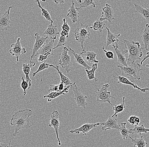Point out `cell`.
<instances>
[{
	"instance_id": "cell-24",
	"label": "cell",
	"mask_w": 149,
	"mask_h": 147,
	"mask_svg": "<svg viewBox=\"0 0 149 147\" xmlns=\"http://www.w3.org/2000/svg\"><path fill=\"white\" fill-rule=\"evenodd\" d=\"M69 51L72 53V55L74 56L75 61L77 63L85 67V69H88V70L91 69V67L87 64V63L85 61L83 57L81 55H80V54H79L75 53L74 51L70 47H69Z\"/></svg>"
},
{
	"instance_id": "cell-39",
	"label": "cell",
	"mask_w": 149,
	"mask_h": 147,
	"mask_svg": "<svg viewBox=\"0 0 149 147\" xmlns=\"http://www.w3.org/2000/svg\"><path fill=\"white\" fill-rule=\"evenodd\" d=\"M63 24L61 27L62 30L65 31L66 32L69 33L70 30V28L69 25L68 24V22L66 20V19L63 18Z\"/></svg>"
},
{
	"instance_id": "cell-23",
	"label": "cell",
	"mask_w": 149,
	"mask_h": 147,
	"mask_svg": "<svg viewBox=\"0 0 149 147\" xmlns=\"http://www.w3.org/2000/svg\"><path fill=\"white\" fill-rule=\"evenodd\" d=\"M75 83V82H74L72 85L66 87L62 91H60V92H51L49 93V94H47V95H45L43 98H47V102H51L54 99L58 97V96L62 95H66V93H68L69 89H70L71 87L72 86L73 84H74Z\"/></svg>"
},
{
	"instance_id": "cell-1",
	"label": "cell",
	"mask_w": 149,
	"mask_h": 147,
	"mask_svg": "<svg viewBox=\"0 0 149 147\" xmlns=\"http://www.w3.org/2000/svg\"><path fill=\"white\" fill-rule=\"evenodd\" d=\"M32 110L29 108H26L23 110H19L12 115L10 124L15 128V132L13 136H16L19 134V130L22 129H29L32 127L33 123L30 120L32 115Z\"/></svg>"
},
{
	"instance_id": "cell-30",
	"label": "cell",
	"mask_w": 149,
	"mask_h": 147,
	"mask_svg": "<svg viewBox=\"0 0 149 147\" xmlns=\"http://www.w3.org/2000/svg\"><path fill=\"white\" fill-rule=\"evenodd\" d=\"M139 138H133L131 136H129L132 143H134V146L137 147H146L148 143L144 140L143 135L140 136Z\"/></svg>"
},
{
	"instance_id": "cell-50",
	"label": "cell",
	"mask_w": 149,
	"mask_h": 147,
	"mask_svg": "<svg viewBox=\"0 0 149 147\" xmlns=\"http://www.w3.org/2000/svg\"><path fill=\"white\" fill-rule=\"evenodd\" d=\"M76 1H77V2L80 5L81 4L83 3L82 0H76Z\"/></svg>"
},
{
	"instance_id": "cell-6",
	"label": "cell",
	"mask_w": 149,
	"mask_h": 147,
	"mask_svg": "<svg viewBox=\"0 0 149 147\" xmlns=\"http://www.w3.org/2000/svg\"><path fill=\"white\" fill-rule=\"evenodd\" d=\"M70 89L73 91L74 94V100H75L78 107L84 108V109H86V107L88 106V103L86 99L87 98L86 96L84 95L81 90L80 88L75 84V83L71 87Z\"/></svg>"
},
{
	"instance_id": "cell-28",
	"label": "cell",
	"mask_w": 149,
	"mask_h": 147,
	"mask_svg": "<svg viewBox=\"0 0 149 147\" xmlns=\"http://www.w3.org/2000/svg\"><path fill=\"white\" fill-rule=\"evenodd\" d=\"M98 65L97 63H93L92 65V68L91 69H85L86 72L87 73V76L88 79L89 80H92L93 79H95L96 82L98 81V79L95 77V74L96 71L97 69Z\"/></svg>"
},
{
	"instance_id": "cell-3",
	"label": "cell",
	"mask_w": 149,
	"mask_h": 147,
	"mask_svg": "<svg viewBox=\"0 0 149 147\" xmlns=\"http://www.w3.org/2000/svg\"><path fill=\"white\" fill-rule=\"evenodd\" d=\"M117 66L120 69L122 75L129 80L134 82L135 79L140 80L141 79V72L142 69L141 68L140 65L138 63H133L127 66L117 65Z\"/></svg>"
},
{
	"instance_id": "cell-20",
	"label": "cell",
	"mask_w": 149,
	"mask_h": 147,
	"mask_svg": "<svg viewBox=\"0 0 149 147\" xmlns=\"http://www.w3.org/2000/svg\"><path fill=\"white\" fill-rule=\"evenodd\" d=\"M80 55H81L83 57L85 61L87 63H98L99 62L96 60V56L97 54L95 52L92 51H82V52L80 53Z\"/></svg>"
},
{
	"instance_id": "cell-42",
	"label": "cell",
	"mask_w": 149,
	"mask_h": 147,
	"mask_svg": "<svg viewBox=\"0 0 149 147\" xmlns=\"http://www.w3.org/2000/svg\"><path fill=\"white\" fill-rule=\"evenodd\" d=\"M136 118V116L132 115V116H130L129 119L127 120V121L131 124L132 127H133L134 125H135V119Z\"/></svg>"
},
{
	"instance_id": "cell-17",
	"label": "cell",
	"mask_w": 149,
	"mask_h": 147,
	"mask_svg": "<svg viewBox=\"0 0 149 147\" xmlns=\"http://www.w3.org/2000/svg\"><path fill=\"white\" fill-rule=\"evenodd\" d=\"M117 57V65L128 66L127 59L126 58L125 54L128 52L127 50H119V48H114Z\"/></svg>"
},
{
	"instance_id": "cell-51",
	"label": "cell",
	"mask_w": 149,
	"mask_h": 147,
	"mask_svg": "<svg viewBox=\"0 0 149 147\" xmlns=\"http://www.w3.org/2000/svg\"><path fill=\"white\" fill-rule=\"evenodd\" d=\"M144 89H145V90H146V91H148L149 92V88H145Z\"/></svg>"
},
{
	"instance_id": "cell-5",
	"label": "cell",
	"mask_w": 149,
	"mask_h": 147,
	"mask_svg": "<svg viewBox=\"0 0 149 147\" xmlns=\"http://www.w3.org/2000/svg\"><path fill=\"white\" fill-rule=\"evenodd\" d=\"M109 84H105L102 86L100 89H98L96 92V101L101 103H108L111 106H113L111 101V98L115 99L114 97L111 95L110 91H108V89L109 87Z\"/></svg>"
},
{
	"instance_id": "cell-2",
	"label": "cell",
	"mask_w": 149,
	"mask_h": 147,
	"mask_svg": "<svg viewBox=\"0 0 149 147\" xmlns=\"http://www.w3.org/2000/svg\"><path fill=\"white\" fill-rule=\"evenodd\" d=\"M120 41L124 44L125 48L129 52L127 61L133 63L136 60L140 59L143 54L139 42L130 41L126 40Z\"/></svg>"
},
{
	"instance_id": "cell-49",
	"label": "cell",
	"mask_w": 149,
	"mask_h": 147,
	"mask_svg": "<svg viewBox=\"0 0 149 147\" xmlns=\"http://www.w3.org/2000/svg\"><path fill=\"white\" fill-rule=\"evenodd\" d=\"M140 122V119L139 117H136L135 119V125H138Z\"/></svg>"
},
{
	"instance_id": "cell-13",
	"label": "cell",
	"mask_w": 149,
	"mask_h": 147,
	"mask_svg": "<svg viewBox=\"0 0 149 147\" xmlns=\"http://www.w3.org/2000/svg\"><path fill=\"white\" fill-rule=\"evenodd\" d=\"M102 124V122H97L95 124H90V123H86L82 125L81 127L74 129V130L70 131V133H75L79 134L80 133H82L83 135H86L92 129L94 128H96L97 126Z\"/></svg>"
},
{
	"instance_id": "cell-48",
	"label": "cell",
	"mask_w": 149,
	"mask_h": 147,
	"mask_svg": "<svg viewBox=\"0 0 149 147\" xmlns=\"http://www.w3.org/2000/svg\"><path fill=\"white\" fill-rule=\"evenodd\" d=\"M53 1L56 4H65V0H53Z\"/></svg>"
},
{
	"instance_id": "cell-44",
	"label": "cell",
	"mask_w": 149,
	"mask_h": 147,
	"mask_svg": "<svg viewBox=\"0 0 149 147\" xmlns=\"http://www.w3.org/2000/svg\"><path fill=\"white\" fill-rule=\"evenodd\" d=\"M58 89H59V91H62L65 89V87L66 88L65 84L61 82L60 83L58 84Z\"/></svg>"
},
{
	"instance_id": "cell-27",
	"label": "cell",
	"mask_w": 149,
	"mask_h": 147,
	"mask_svg": "<svg viewBox=\"0 0 149 147\" xmlns=\"http://www.w3.org/2000/svg\"><path fill=\"white\" fill-rule=\"evenodd\" d=\"M141 39L144 43V48L146 50H148V46L149 44V24H147L145 26L144 31L142 33Z\"/></svg>"
},
{
	"instance_id": "cell-7",
	"label": "cell",
	"mask_w": 149,
	"mask_h": 147,
	"mask_svg": "<svg viewBox=\"0 0 149 147\" xmlns=\"http://www.w3.org/2000/svg\"><path fill=\"white\" fill-rule=\"evenodd\" d=\"M68 51H69V50L68 49V47L67 46L64 47L61 54L58 57L59 64L63 69H65L68 74L71 70L70 69V67L71 64L70 56L68 54Z\"/></svg>"
},
{
	"instance_id": "cell-54",
	"label": "cell",
	"mask_w": 149,
	"mask_h": 147,
	"mask_svg": "<svg viewBox=\"0 0 149 147\" xmlns=\"http://www.w3.org/2000/svg\"><path fill=\"white\" fill-rule=\"evenodd\" d=\"M3 92L1 90V89H0V93H1V92Z\"/></svg>"
},
{
	"instance_id": "cell-38",
	"label": "cell",
	"mask_w": 149,
	"mask_h": 147,
	"mask_svg": "<svg viewBox=\"0 0 149 147\" xmlns=\"http://www.w3.org/2000/svg\"><path fill=\"white\" fill-rule=\"evenodd\" d=\"M21 80H22V82L21 83V87L23 90L24 96H25L26 94V89L29 88V84L25 80L23 77H22Z\"/></svg>"
},
{
	"instance_id": "cell-34",
	"label": "cell",
	"mask_w": 149,
	"mask_h": 147,
	"mask_svg": "<svg viewBox=\"0 0 149 147\" xmlns=\"http://www.w3.org/2000/svg\"><path fill=\"white\" fill-rule=\"evenodd\" d=\"M125 97H123V103L120 104L118 105H114L113 109V111H114V114H113L111 117H113L115 115H117L119 113L123 112L125 110Z\"/></svg>"
},
{
	"instance_id": "cell-52",
	"label": "cell",
	"mask_w": 149,
	"mask_h": 147,
	"mask_svg": "<svg viewBox=\"0 0 149 147\" xmlns=\"http://www.w3.org/2000/svg\"><path fill=\"white\" fill-rule=\"evenodd\" d=\"M146 67H149V63H148V64L146 65Z\"/></svg>"
},
{
	"instance_id": "cell-4",
	"label": "cell",
	"mask_w": 149,
	"mask_h": 147,
	"mask_svg": "<svg viewBox=\"0 0 149 147\" xmlns=\"http://www.w3.org/2000/svg\"><path fill=\"white\" fill-rule=\"evenodd\" d=\"M89 29L88 25L78 22L77 28L73 31L75 40L81 43L83 51L86 50L84 46V42L86 39H90L91 33Z\"/></svg>"
},
{
	"instance_id": "cell-9",
	"label": "cell",
	"mask_w": 149,
	"mask_h": 147,
	"mask_svg": "<svg viewBox=\"0 0 149 147\" xmlns=\"http://www.w3.org/2000/svg\"><path fill=\"white\" fill-rule=\"evenodd\" d=\"M59 115V112L57 110H54L52 112L50 117V122L49 126L50 127H53L54 129L57 139L58 142V145L60 146H61V143L59 137V134H58V130H59L60 124V121L58 119Z\"/></svg>"
},
{
	"instance_id": "cell-32",
	"label": "cell",
	"mask_w": 149,
	"mask_h": 147,
	"mask_svg": "<svg viewBox=\"0 0 149 147\" xmlns=\"http://www.w3.org/2000/svg\"><path fill=\"white\" fill-rule=\"evenodd\" d=\"M105 23L103 22V21H101L100 19L96 20L93 26L90 27V29H93L94 30L98 31L99 32H102V30H104L105 27Z\"/></svg>"
},
{
	"instance_id": "cell-15",
	"label": "cell",
	"mask_w": 149,
	"mask_h": 147,
	"mask_svg": "<svg viewBox=\"0 0 149 147\" xmlns=\"http://www.w3.org/2000/svg\"><path fill=\"white\" fill-rule=\"evenodd\" d=\"M102 16L100 18L101 21L106 20L109 23H111L112 20H116L114 17L113 9L110 5L107 4L106 6L102 8Z\"/></svg>"
},
{
	"instance_id": "cell-14",
	"label": "cell",
	"mask_w": 149,
	"mask_h": 147,
	"mask_svg": "<svg viewBox=\"0 0 149 147\" xmlns=\"http://www.w3.org/2000/svg\"><path fill=\"white\" fill-rule=\"evenodd\" d=\"M118 116L115 115L112 117L110 116L106 122H102L101 125H103L101 128L102 131H107L108 129H115L119 130L120 126L118 124Z\"/></svg>"
},
{
	"instance_id": "cell-29",
	"label": "cell",
	"mask_w": 149,
	"mask_h": 147,
	"mask_svg": "<svg viewBox=\"0 0 149 147\" xmlns=\"http://www.w3.org/2000/svg\"><path fill=\"white\" fill-rule=\"evenodd\" d=\"M126 122H123L119 125L120 129L119 130L120 132L122 137L124 140H126L129 137V134H133L131 131L127 129L126 127Z\"/></svg>"
},
{
	"instance_id": "cell-16",
	"label": "cell",
	"mask_w": 149,
	"mask_h": 147,
	"mask_svg": "<svg viewBox=\"0 0 149 147\" xmlns=\"http://www.w3.org/2000/svg\"><path fill=\"white\" fill-rule=\"evenodd\" d=\"M36 62H33L32 61H30L28 63H24L23 65V72L25 74L26 76V80L29 84V88L28 89H29L31 87V82L32 80L30 77V73L33 67L35 66L36 65Z\"/></svg>"
},
{
	"instance_id": "cell-18",
	"label": "cell",
	"mask_w": 149,
	"mask_h": 147,
	"mask_svg": "<svg viewBox=\"0 0 149 147\" xmlns=\"http://www.w3.org/2000/svg\"><path fill=\"white\" fill-rule=\"evenodd\" d=\"M114 73L116 74V76H113V77L118 79V81L117 83H122V84H125V85H130V86H132L134 89L139 90L142 92L144 93L146 92V90H145L144 88V89H141L137 85L134 84L132 81L129 80L128 78H126V77H125L123 76H120V75H118L116 72H114Z\"/></svg>"
},
{
	"instance_id": "cell-21",
	"label": "cell",
	"mask_w": 149,
	"mask_h": 147,
	"mask_svg": "<svg viewBox=\"0 0 149 147\" xmlns=\"http://www.w3.org/2000/svg\"><path fill=\"white\" fill-rule=\"evenodd\" d=\"M107 31V46H106V50L109 49V47L110 45H113L114 44H118L119 40L118 38L120 36V34H114L110 31L109 27L106 28Z\"/></svg>"
},
{
	"instance_id": "cell-31",
	"label": "cell",
	"mask_w": 149,
	"mask_h": 147,
	"mask_svg": "<svg viewBox=\"0 0 149 147\" xmlns=\"http://www.w3.org/2000/svg\"><path fill=\"white\" fill-rule=\"evenodd\" d=\"M130 131L134 134H137L140 136L142 135V133H147L149 132V129L145 128L144 124H141V126L135 125V127L133 129H130Z\"/></svg>"
},
{
	"instance_id": "cell-41",
	"label": "cell",
	"mask_w": 149,
	"mask_h": 147,
	"mask_svg": "<svg viewBox=\"0 0 149 147\" xmlns=\"http://www.w3.org/2000/svg\"><path fill=\"white\" fill-rule=\"evenodd\" d=\"M48 92H60L58 89V85H50V88L48 90Z\"/></svg>"
},
{
	"instance_id": "cell-35",
	"label": "cell",
	"mask_w": 149,
	"mask_h": 147,
	"mask_svg": "<svg viewBox=\"0 0 149 147\" xmlns=\"http://www.w3.org/2000/svg\"><path fill=\"white\" fill-rule=\"evenodd\" d=\"M92 6L93 8H95L96 4L94 2V0H84L81 4L80 5L79 7H77L78 11H79L80 9L81 8H86V7Z\"/></svg>"
},
{
	"instance_id": "cell-53",
	"label": "cell",
	"mask_w": 149,
	"mask_h": 147,
	"mask_svg": "<svg viewBox=\"0 0 149 147\" xmlns=\"http://www.w3.org/2000/svg\"><path fill=\"white\" fill-rule=\"evenodd\" d=\"M40 1H41L43 2H45L46 1V0H40Z\"/></svg>"
},
{
	"instance_id": "cell-40",
	"label": "cell",
	"mask_w": 149,
	"mask_h": 147,
	"mask_svg": "<svg viewBox=\"0 0 149 147\" xmlns=\"http://www.w3.org/2000/svg\"><path fill=\"white\" fill-rule=\"evenodd\" d=\"M102 49L103 51L105 52V55H106L107 58H108L109 59H114V54H113L112 51L106 50L104 48V46L102 47Z\"/></svg>"
},
{
	"instance_id": "cell-36",
	"label": "cell",
	"mask_w": 149,
	"mask_h": 147,
	"mask_svg": "<svg viewBox=\"0 0 149 147\" xmlns=\"http://www.w3.org/2000/svg\"><path fill=\"white\" fill-rule=\"evenodd\" d=\"M49 66H48V64L46 63V61H45L43 63H41V64L40 65L37 71L33 73V77H34L39 73V72H42V71H44L45 69H47V68H49Z\"/></svg>"
},
{
	"instance_id": "cell-10",
	"label": "cell",
	"mask_w": 149,
	"mask_h": 147,
	"mask_svg": "<svg viewBox=\"0 0 149 147\" xmlns=\"http://www.w3.org/2000/svg\"><path fill=\"white\" fill-rule=\"evenodd\" d=\"M34 38L35 39V42L33 45V49L32 54L31 57L30 61H32V59L35 58L36 56L38 55V51L42 46L45 43L48 37H44L41 36L40 34L38 33H35L34 35Z\"/></svg>"
},
{
	"instance_id": "cell-12",
	"label": "cell",
	"mask_w": 149,
	"mask_h": 147,
	"mask_svg": "<svg viewBox=\"0 0 149 147\" xmlns=\"http://www.w3.org/2000/svg\"><path fill=\"white\" fill-rule=\"evenodd\" d=\"M13 7V6H9L5 13L0 16V31H1L7 30L10 27L12 22L9 18V13L10 9Z\"/></svg>"
},
{
	"instance_id": "cell-47",
	"label": "cell",
	"mask_w": 149,
	"mask_h": 147,
	"mask_svg": "<svg viewBox=\"0 0 149 147\" xmlns=\"http://www.w3.org/2000/svg\"><path fill=\"white\" fill-rule=\"evenodd\" d=\"M149 58V51L148 52H147V54H146V56L144 57V59L142 60L141 61L140 63V65L141 66L142 65V64H143V62L145 60Z\"/></svg>"
},
{
	"instance_id": "cell-22",
	"label": "cell",
	"mask_w": 149,
	"mask_h": 147,
	"mask_svg": "<svg viewBox=\"0 0 149 147\" xmlns=\"http://www.w3.org/2000/svg\"><path fill=\"white\" fill-rule=\"evenodd\" d=\"M80 14L79 13L77 7L74 6V3L73 0H72V5L70 9L68 11L67 16L71 19L72 23H75L78 22Z\"/></svg>"
},
{
	"instance_id": "cell-37",
	"label": "cell",
	"mask_w": 149,
	"mask_h": 147,
	"mask_svg": "<svg viewBox=\"0 0 149 147\" xmlns=\"http://www.w3.org/2000/svg\"><path fill=\"white\" fill-rule=\"evenodd\" d=\"M67 37H62V36H60L59 39H58L57 45L54 48V50L58 48L64 46L67 43Z\"/></svg>"
},
{
	"instance_id": "cell-33",
	"label": "cell",
	"mask_w": 149,
	"mask_h": 147,
	"mask_svg": "<svg viewBox=\"0 0 149 147\" xmlns=\"http://www.w3.org/2000/svg\"><path fill=\"white\" fill-rule=\"evenodd\" d=\"M36 1L37 2V4H38V6H37L38 7L41 9L42 15L46 19L47 21H49L51 23H54V21H53L52 18H51L50 13H48V11H47L46 9L42 7L40 3V0H36Z\"/></svg>"
},
{
	"instance_id": "cell-19",
	"label": "cell",
	"mask_w": 149,
	"mask_h": 147,
	"mask_svg": "<svg viewBox=\"0 0 149 147\" xmlns=\"http://www.w3.org/2000/svg\"><path fill=\"white\" fill-rule=\"evenodd\" d=\"M44 34L47 35L49 39L56 40L57 35L59 34L57 26L54 25L53 23H51L44 33Z\"/></svg>"
},
{
	"instance_id": "cell-26",
	"label": "cell",
	"mask_w": 149,
	"mask_h": 147,
	"mask_svg": "<svg viewBox=\"0 0 149 147\" xmlns=\"http://www.w3.org/2000/svg\"><path fill=\"white\" fill-rule=\"evenodd\" d=\"M48 66L49 67H53L55 68L57 71L58 73L59 74V75L61 77V82H62L65 84V87H68V86H70V85H72L73 84V83H72L71 80H70L68 77H67V76H65L63 73L59 70V67L58 65H54L49 64H48Z\"/></svg>"
},
{
	"instance_id": "cell-11",
	"label": "cell",
	"mask_w": 149,
	"mask_h": 147,
	"mask_svg": "<svg viewBox=\"0 0 149 147\" xmlns=\"http://www.w3.org/2000/svg\"><path fill=\"white\" fill-rule=\"evenodd\" d=\"M55 40L47 38L44 44L38 51V55L48 57L54 55V44Z\"/></svg>"
},
{
	"instance_id": "cell-8",
	"label": "cell",
	"mask_w": 149,
	"mask_h": 147,
	"mask_svg": "<svg viewBox=\"0 0 149 147\" xmlns=\"http://www.w3.org/2000/svg\"><path fill=\"white\" fill-rule=\"evenodd\" d=\"M9 52L12 56H15L16 58L17 62L19 61V57L20 56L25 55L26 53V49L22 47L19 37L17 38V41L15 43L11 45V48L9 49Z\"/></svg>"
},
{
	"instance_id": "cell-46",
	"label": "cell",
	"mask_w": 149,
	"mask_h": 147,
	"mask_svg": "<svg viewBox=\"0 0 149 147\" xmlns=\"http://www.w3.org/2000/svg\"><path fill=\"white\" fill-rule=\"evenodd\" d=\"M11 141L9 142V144H6L0 142V147H12V146H11Z\"/></svg>"
},
{
	"instance_id": "cell-43",
	"label": "cell",
	"mask_w": 149,
	"mask_h": 147,
	"mask_svg": "<svg viewBox=\"0 0 149 147\" xmlns=\"http://www.w3.org/2000/svg\"><path fill=\"white\" fill-rule=\"evenodd\" d=\"M48 57H46V56H44L42 55H39V58H38V61L40 62L43 61H45L47 59Z\"/></svg>"
},
{
	"instance_id": "cell-25",
	"label": "cell",
	"mask_w": 149,
	"mask_h": 147,
	"mask_svg": "<svg viewBox=\"0 0 149 147\" xmlns=\"http://www.w3.org/2000/svg\"><path fill=\"white\" fill-rule=\"evenodd\" d=\"M134 6L136 12L139 13L143 17H144L149 24V8H147L146 7L144 8L136 4H134Z\"/></svg>"
},
{
	"instance_id": "cell-45",
	"label": "cell",
	"mask_w": 149,
	"mask_h": 147,
	"mask_svg": "<svg viewBox=\"0 0 149 147\" xmlns=\"http://www.w3.org/2000/svg\"><path fill=\"white\" fill-rule=\"evenodd\" d=\"M69 34V33L66 32L64 30L61 31L60 33L61 36H62V37H66L67 38L68 37Z\"/></svg>"
}]
</instances>
